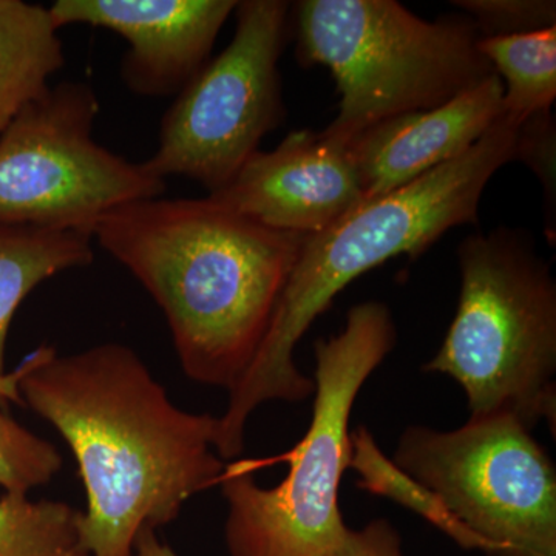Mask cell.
<instances>
[{
  "mask_svg": "<svg viewBox=\"0 0 556 556\" xmlns=\"http://www.w3.org/2000/svg\"><path fill=\"white\" fill-rule=\"evenodd\" d=\"M478 49L506 80L503 118L514 126L551 112L556 98V27L479 39Z\"/></svg>",
  "mask_w": 556,
  "mask_h": 556,
  "instance_id": "cell-15",
  "label": "cell"
},
{
  "mask_svg": "<svg viewBox=\"0 0 556 556\" xmlns=\"http://www.w3.org/2000/svg\"><path fill=\"white\" fill-rule=\"evenodd\" d=\"M394 466L430 490L485 556H556V468L511 416L408 427Z\"/></svg>",
  "mask_w": 556,
  "mask_h": 556,
  "instance_id": "cell-7",
  "label": "cell"
},
{
  "mask_svg": "<svg viewBox=\"0 0 556 556\" xmlns=\"http://www.w3.org/2000/svg\"><path fill=\"white\" fill-rule=\"evenodd\" d=\"M327 556H405L397 530L387 519H375L362 529L348 527L345 536Z\"/></svg>",
  "mask_w": 556,
  "mask_h": 556,
  "instance_id": "cell-21",
  "label": "cell"
},
{
  "mask_svg": "<svg viewBox=\"0 0 556 556\" xmlns=\"http://www.w3.org/2000/svg\"><path fill=\"white\" fill-rule=\"evenodd\" d=\"M97 91L64 80L22 110L0 135V217L91 233L102 217L167 189L142 163L94 139ZM93 236V233H91Z\"/></svg>",
  "mask_w": 556,
  "mask_h": 556,
  "instance_id": "cell-8",
  "label": "cell"
},
{
  "mask_svg": "<svg viewBox=\"0 0 556 556\" xmlns=\"http://www.w3.org/2000/svg\"><path fill=\"white\" fill-rule=\"evenodd\" d=\"M466 11L479 38H503L556 27L554 0H455Z\"/></svg>",
  "mask_w": 556,
  "mask_h": 556,
  "instance_id": "cell-19",
  "label": "cell"
},
{
  "mask_svg": "<svg viewBox=\"0 0 556 556\" xmlns=\"http://www.w3.org/2000/svg\"><path fill=\"white\" fill-rule=\"evenodd\" d=\"M522 161L533 172L544 189L547 206V228L555 230L556 207V129L554 113L544 112L525 121L518 127L515 161ZM547 230V229H546Z\"/></svg>",
  "mask_w": 556,
  "mask_h": 556,
  "instance_id": "cell-20",
  "label": "cell"
},
{
  "mask_svg": "<svg viewBox=\"0 0 556 556\" xmlns=\"http://www.w3.org/2000/svg\"><path fill=\"white\" fill-rule=\"evenodd\" d=\"M13 376L21 402L56 428L78 464L87 495L80 541L90 556H134L142 529L175 521L225 475L218 416L177 407L129 346L65 356L40 346Z\"/></svg>",
  "mask_w": 556,
  "mask_h": 556,
  "instance_id": "cell-1",
  "label": "cell"
},
{
  "mask_svg": "<svg viewBox=\"0 0 556 556\" xmlns=\"http://www.w3.org/2000/svg\"><path fill=\"white\" fill-rule=\"evenodd\" d=\"M61 467L62 457L51 442L0 408V486L7 493L28 495L35 486L49 484Z\"/></svg>",
  "mask_w": 556,
  "mask_h": 556,
  "instance_id": "cell-18",
  "label": "cell"
},
{
  "mask_svg": "<svg viewBox=\"0 0 556 556\" xmlns=\"http://www.w3.org/2000/svg\"><path fill=\"white\" fill-rule=\"evenodd\" d=\"M60 30L49 7L0 0V135L65 64Z\"/></svg>",
  "mask_w": 556,
  "mask_h": 556,
  "instance_id": "cell-14",
  "label": "cell"
},
{
  "mask_svg": "<svg viewBox=\"0 0 556 556\" xmlns=\"http://www.w3.org/2000/svg\"><path fill=\"white\" fill-rule=\"evenodd\" d=\"M291 3H237L228 47L197 73L164 113L159 148L144 161L156 177H185L207 193L232 181L283 118L278 61Z\"/></svg>",
  "mask_w": 556,
  "mask_h": 556,
  "instance_id": "cell-9",
  "label": "cell"
},
{
  "mask_svg": "<svg viewBox=\"0 0 556 556\" xmlns=\"http://www.w3.org/2000/svg\"><path fill=\"white\" fill-rule=\"evenodd\" d=\"M517 134L501 116L463 155L305 236L268 332L218 416L215 450L222 459L243 453L255 409L273 401L298 404L314 393L313 379L295 364V348L351 281L397 255L415 258L447 230L478 222L485 186L515 161Z\"/></svg>",
  "mask_w": 556,
  "mask_h": 556,
  "instance_id": "cell-3",
  "label": "cell"
},
{
  "mask_svg": "<svg viewBox=\"0 0 556 556\" xmlns=\"http://www.w3.org/2000/svg\"><path fill=\"white\" fill-rule=\"evenodd\" d=\"M351 444H353V456H351L350 467L362 477L358 486L375 495L397 501L402 506L422 515L427 521L437 526L460 547L478 551L477 541L457 525L442 506L441 501L426 486L420 485L401 468L394 466L393 460L383 456L382 450L376 444L367 427H358L354 433H351Z\"/></svg>",
  "mask_w": 556,
  "mask_h": 556,
  "instance_id": "cell-17",
  "label": "cell"
},
{
  "mask_svg": "<svg viewBox=\"0 0 556 556\" xmlns=\"http://www.w3.org/2000/svg\"><path fill=\"white\" fill-rule=\"evenodd\" d=\"M93 241L87 230L0 217V401L21 404L13 372H5L7 336L14 314L43 281L64 270L91 265Z\"/></svg>",
  "mask_w": 556,
  "mask_h": 556,
  "instance_id": "cell-13",
  "label": "cell"
},
{
  "mask_svg": "<svg viewBox=\"0 0 556 556\" xmlns=\"http://www.w3.org/2000/svg\"><path fill=\"white\" fill-rule=\"evenodd\" d=\"M80 517L62 501L0 497V556H90L80 541Z\"/></svg>",
  "mask_w": 556,
  "mask_h": 556,
  "instance_id": "cell-16",
  "label": "cell"
},
{
  "mask_svg": "<svg viewBox=\"0 0 556 556\" xmlns=\"http://www.w3.org/2000/svg\"><path fill=\"white\" fill-rule=\"evenodd\" d=\"M134 556H179L172 551L169 544L163 543L156 532L146 527L135 541Z\"/></svg>",
  "mask_w": 556,
  "mask_h": 556,
  "instance_id": "cell-22",
  "label": "cell"
},
{
  "mask_svg": "<svg viewBox=\"0 0 556 556\" xmlns=\"http://www.w3.org/2000/svg\"><path fill=\"white\" fill-rule=\"evenodd\" d=\"M396 340L386 303L364 302L350 309L342 332L314 343L313 417L289 453L287 477L265 489L236 466L219 481L230 556H327L339 546L348 530L339 492L353 456L351 412Z\"/></svg>",
  "mask_w": 556,
  "mask_h": 556,
  "instance_id": "cell-4",
  "label": "cell"
},
{
  "mask_svg": "<svg viewBox=\"0 0 556 556\" xmlns=\"http://www.w3.org/2000/svg\"><path fill=\"white\" fill-rule=\"evenodd\" d=\"M294 10L300 61L325 65L338 84V116L320 131L338 144L496 75L468 16L426 21L394 0H303Z\"/></svg>",
  "mask_w": 556,
  "mask_h": 556,
  "instance_id": "cell-6",
  "label": "cell"
},
{
  "mask_svg": "<svg viewBox=\"0 0 556 556\" xmlns=\"http://www.w3.org/2000/svg\"><path fill=\"white\" fill-rule=\"evenodd\" d=\"M236 0H58V27L105 28L129 43L121 78L139 97H177L211 60Z\"/></svg>",
  "mask_w": 556,
  "mask_h": 556,
  "instance_id": "cell-10",
  "label": "cell"
},
{
  "mask_svg": "<svg viewBox=\"0 0 556 556\" xmlns=\"http://www.w3.org/2000/svg\"><path fill=\"white\" fill-rule=\"evenodd\" d=\"M455 320L424 369L455 379L470 417L556 420V283L522 230L475 233L457 249Z\"/></svg>",
  "mask_w": 556,
  "mask_h": 556,
  "instance_id": "cell-5",
  "label": "cell"
},
{
  "mask_svg": "<svg viewBox=\"0 0 556 556\" xmlns=\"http://www.w3.org/2000/svg\"><path fill=\"white\" fill-rule=\"evenodd\" d=\"M504 84L490 76L441 108L405 113L346 144L364 201L404 188L477 144L503 116Z\"/></svg>",
  "mask_w": 556,
  "mask_h": 556,
  "instance_id": "cell-12",
  "label": "cell"
},
{
  "mask_svg": "<svg viewBox=\"0 0 556 556\" xmlns=\"http://www.w3.org/2000/svg\"><path fill=\"white\" fill-rule=\"evenodd\" d=\"M91 233L163 311L185 375L228 391L254 361L305 239L207 197L135 201Z\"/></svg>",
  "mask_w": 556,
  "mask_h": 556,
  "instance_id": "cell-2",
  "label": "cell"
},
{
  "mask_svg": "<svg viewBox=\"0 0 556 556\" xmlns=\"http://www.w3.org/2000/svg\"><path fill=\"white\" fill-rule=\"evenodd\" d=\"M206 197L266 228L302 236L321 232L364 203L346 146L313 130L258 150L229 185Z\"/></svg>",
  "mask_w": 556,
  "mask_h": 556,
  "instance_id": "cell-11",
  "label": "cell"
}]
</instances>
